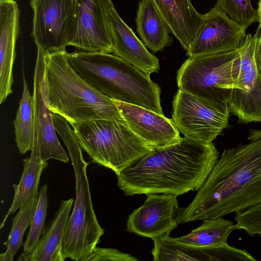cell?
<instances>
[{
	"label": "cell",
	"mask_w": 261,
	"mask_h": 261,
	"mask_svg": "<svg viewBox=\"0 0 261 261\" xmlns=\"http://www.w3.org/2000/svg\"><path fill=\"white\" fill-rule=\"evenodd\" d=\"M249 142L224 149L192 200L179 207L177 223L222 218L261 203V129Z\"/></svg>",
	"instance_id": "cell-1"
},
{
	"label": "cell",
	"mask_w": 261,
	"mask_h": 261,
	"mask_svg": "<svg viewBox=\"0 0 261 261\" xmlns=\"http://www.w3.org/2000/svg\"><path fill=\"white\" fill-rule=\"evenodd\" d=\"M219 158L213 142L181 138L154 149L121 172L117 185L125 195L168 194L197 191Z\"/></svg>",
	"instance_id": "cell-2"
},
{
	"label": "cell",
	"mask_w": 261,
	"mask_h": 261,
	"mask_svg": "<svg viewBox=\"0 0 261 261\" xmlns=\"http://www.w3.org/2000/svg\"><path fill=\"white\" fill-rule=\"evenodd\" d=\"M66 56L77 74L100 93L164 114L160 86L149 75L121 58L109 53L81 50L67 53Z\"/></svg>",
	"instance_id": "cell-3"
},
{
	"label": "cell",
	"mask_w": 261,
	"mask_h": 261,
	"mask_svg": "<svg viewBox=\"0 0 261 261\" xmlns=\"http://www.w3.org/2000/svg\"><path fill=\"white\" fill-rule=\"evenodd\" d=\"M67 52H45V76L51 112L70 124L123 118L112 99L86 83L70 66Z\"/></svg>",
	"instance_id": "cell-4"
},
{
	"label": "cell",
	"mask_w": 261,
	"mask_h": 261,
	"mask_svg": "<svg viewBox=\"0 0 261 261\" xmlns=\"http://www.w3.org/2000/svg\"><path fill=\"white\" fill-rule=\"evenodd\" d=\"M59 135L69 154L75 185L73 209L67 224L63 250L67 258L85 261L99 243L105 231L94 210L87 174L88 163L83 158L75 132L66 128Z\"/></svg>",
	"instance_id": "cell-5"
},
{
	"label": "cell",
	"mask_w": 261,
	"mask_h": 261,
	"mask_svg": "<svg viewBox=\"0 0 261 261\" xmlns=\"http://www.w3.org/2000/svg\"><path fill=\"white\" fill-rule=\"evenodd\" d=\"M82 149L92 161L116 175L154 150L123 118L95 120L71 124Z\"/></svg>",
	"instance_id": "cell-6"
},
{
	"label": "cell",
	"mask_w": 261,
	"mask_h": 261,
	"mask_svg": "<svg viewBox=\"0 0 261 261\" xmlns=\"http://www.w3.org/2000/svg\"><path fill=\"white\" fill-rule=\"evenodd\" d=\"M239 48L189 57L177 72L178 89L204 99L227 102L240 70Z\"/></svg>",
	"instance_id": "cell-7"
},
{
	"label": "cell",
	"mask_w": 261,
	"mask_h": 261,
	"mask_svg": "<svg viewBox=\"0 0 261 261\" xmlns=\"http://www.w3.org/2000/svg\"><path fill=\"white\" fill-rule=\"evenodd\" d=\"M227 102L208 100L178 89L172 101V120L188 138L213 141L229 126Z\"/></svg>",
	"instance_id": "cell-8"
},
{
	"label": "cell",
	"mask_w": 261,
	"mask_h": 261,
	"mask_svg": "<svg viewBox=\"0 0 261 261\" xmlns=\"http://www.w3.org/2000/svg\"><path fill=\"white\" fill-rule=\"evenodd\" d=\"M33 11L32 36L47 54L66 51L75 17L74 0H30Z\"/></svg>",
	"instance_id": "cell-9"
},
{
	"label": "cell",
	"mask_w": 261,
	"mask_h": 261,
	"mask_svg": "<svg viewBox=\"0 0 261 261\" xmlns=\"http://www.w3.org/2000/svg\"><path fill=\"white\" fill-rule=\"evenodd\" d=\"M75 17L69 45L87 52L114 53L112 0H74Z\"/></svg>",
	"instance_id": "cell-10"
},
{
	"label": "cell",
	"mask_w": 261,
	"mask_h": 261,
	"mask_svg": "<svg viewBox=\"0 0 261 261\" xmlns=\"http://www.w3.org/2000/svg\"><path fill=\"white\" fill-rule=\"evenodd\" d=\"M240 70L228 101L230 114L238 122H261V76L253 57L252 36H246L239 48Z\"/></svg>",
	"instance_id": "cell-11"
},
{
	"label": "cell",
	"mask_w": 261,
	"mask_h": 261,
	"mask_svg": "<svg viewBox=\"0 0 261 261\" xmlns=\"http://www.w3.org/2000/svg\"><path fill=\"white\" fill-rule=\"evenodd\" d=\"M246 28L214 7L203 14L197 35L186 56L189 57L238 49L243 42Z\"/></svg>",
	"instance_id": "cell-12"
},
{
	"label": "cell",
	"mask_w": 261,
	"mask_h": 261,
	"mask_svg": "<svg viewBox=\"0 0 261 261\" xmlns=\"http://www.w3.org/2000/svg\"><path fill=\"white\" fill-rule=\"evenodd\" d=\"M44 55L43 50L37 48L33 95L35 127L38 132L40 157L43 162L55 159L68 163L69 158L57 138L53 113L49 105L45 76Z\"/></svg>",
	"instance_id": "cell-13"
},
{
	"label": "cell",
	"mask_w": 261,
	"mask_h": 261,
	"mask_svg": "<svg viewBox=\"0 0 261 261\" xmlns=\"http://www.w3.org/2000/svg\"><path fill=\"white\" fill-rule=\"evenodd\" d=\"M139 207L128 216L126 230L152 240L169 235L178 226L179 210L176 195L149 194Z\"/></svg>",
	"instance_id": "cell-14"
},
{
	"label": "cell",
	"mask_w": 261,
	"mask_h": 261,
	"mask_svg": "<svg viewBox=\"0 0 261 261\" xmlns=\"http://www.w3.org/2000/svg\"><path fill=\"white\" fill-rule=\"evenodd\" d=\"M112 100L131 129L154 150L180 140V133L172 119L139 106Z\"/></svg>",
	"instance_id": "cell-15"
},
{
	"label": "cell",
	"mask_w": 261,
	"mask_h": 261,
	"mask_svg": "<svg viewBox=\"0 0 261 261\" xmlns=\"http://www.w3.org/2000/svg\"><path fill=\"white\" fill-rule=\"evenodd\" d=\"M151 254L154 261H228L247 260L250 253L227 243L223 245L196 247L177 241L169 235L152 240Z\"/></svg>",
	"instance_id": "cell-16"
},
{
	"label": "cell",
	"mask_w": 261,
	"mask_h": 261,
	"mask_svg": "<svg viewBox=\"0 0 261 261\" xmlns=\"http://www.w3.org/2000/svg\"><path fill=\"white\" fill-rule=\"evenodd\" d=\"M110 22L114 55L148 75L158 72L160 67L158 58L148 50L122 19L114 5L111 10Z\"/></svg>",
	"instance_id": "cell-17"
},
{
	"label": "cell",
	"mask_w": 261,
	"mask_h": 261,
	"mask_svg": "<svg viewBox=\"0 0 261 261\" xmlns=\"http://www.w3.org/2000/svg\"><path fill=\"white\" fill-rule=\"evenodd\" d=\"M168 24L171 33L187 51L203 20L190 0H152Z\"/></svg>",
	"instance_id": "cell-18"
},
{
	"label": "cell",
	"mask_w": 261,
	"mask_h": 261,
	"mask_svg": "<svg viewBox=\"0 0 261 261\" xmlns=\"http://www.w3.org/2000/svg\"><path fill=\"white\" fill-rule=\"evenodd\" d=\"M73 198L63 200L49 225L45 228L35 249L18 261H64L63 244Z\"/></svg>",
	"instance_id": "cell-19"
},
{
	"label": "cell",
	"mask_w": 261,
	"mask_h": 261,
	"mask_svg": "<svg viewBox=\"0 0 261 261\" xmlns=\"http://www.w3.org/2000/svg\"><path fill=\"white\" fill-rule=\"evenodd\" d=\"M20 11L14 0H0V80L13 81V66L19 31Z\"/></svg>",
	"instance_id": "cell-20"
},
{
	"label": "cell",
	"mask_w": 261,
	"mask_h": 261,
	"mask_svg": "<svg viewBox=\"0 0 261 261\" xmlns=\"http://www.w3.org/2000/svg\"><path fill=\"white\" fill-rule=\"evenodd\" d=\"M23 162L22 174L19 183L13 185L14 196L10 208L1 223V229L4 226L10 214L37 197L41 175L43 170L47 167L48 163L42 162L41 159L38 132L36 128L30 156L23 159Z\"/></svg>",
	"instance_id": "cell-21"
},
{
	"label": "cell",
	"mask_w": 261,
	"mask_h": 261,
	"mask_svg": "<svg viewBox=\"0 0 261 261\" xmlns=\"http://www.w3.org/2000/svg\"><path fill=\"white\" fill-rule=\"evenodd\" d=\"M135 22L137 33L153 53L163 51L173 43L170 30L152 0L139 2Z\"/></svg>",
	"instance_id": "cell-22"
},
{
	"label": "cell",
	"mask_w": 261,
	"mask_h": 261,
	"mask_svg": "<svg viewBox=\"0 0 261 261\" xmlns=\"http://www.w3.org/2000/svg\"><path fill=\"white\" fill-rule=\"evenodd\" d=\"M237 229L230 220L218 218L202 220L200 226L189 233L175 239L179 242L196 247L223 245L227 243L230 234Z\"/></svg>",
	"instance_id": "cell-23"
},
{
	"label": "cell",
	"mask_w": 261,
	"mask_h": 261,
	"mask_svg": "<svg viewBox=\"0 0 261 261\" xmlns=\"http://www.w3.org/2000/svg\"><path fill=\"white\" fill-rule=\"evenodd\" d=\"M16 117L13 122L14 126L15 142L21 154L31 151L35 135V116L33 96L23 76V91Z\"/></svg>",
	"instance_id": "cell-24"
},
{
	"label": "cell",
	"mask_w": 261,
	"mask_h": 261,
	"mask_svg": "<svg viewBox=\"0 0 261 261\" xmlns=\"http://www.w3.org/2000/svg\"><path fill=\"white\" fill-rule=\"evenodd\" d=\"M36 205V198L22 206L14 217L7 240L4 243L6 251L0 254L1 261H12L22 245L24 233L30 226Z\"/></svg>",
	"instance_id": "cell-25"
},
{
	"label": "cell",
	"mask_w": 261,
	"mask_h": 261,
	"mask_svg": "<svg viewBox=\"0 0 261 261\" xmlns=\"http://www.w3.org/2000/svg\"><path fill=\"white\" fill-rule=\"evenodd\" d=\"M48 207L47 185L44 184L38 192L36 205L30 226V230L23 244V251L18 257L21 258L31 253L35 249L44 229Z\"/></svg>",
	"instance_id": "cell-26"
},
{
	"label": "cell",
	"mask_w": 261,
	"mask_h": 261,
	"mask_svg": "<svg viewBox=\"0 0 261 261\" xmlns=\"http://www.w3.org/2000/svg\"><path fill=\"white\" fill-rule=\"evenodd\" d=\"M214 7L246 29L252 23L258 21L257 10L253 9L250 0H217Z\"/></svg>",
	"instance_id": "cell-27"
},
{
	"label": "cell",
	"mask_w": 261,
	"mask_h": 261,
	"mask_svg": "<svg viewBox=\"0 0 261 261\" xmlns=\"http://www.w3.org/2000/svg\"><path fill=\"white\" fill-rule=\"evenodd\" d=\"M137 261L132 255L116 249L96 247L85 261Z\"/></svg>",
	"instance_id": "cell-28"
},
{
	"label": "cell",
	"mask_w": 261,
	"mask_h": 261,
	"mask_svg": "<svg viewBox=\"0 0 261 261\" xmlns=\"http://www.w3.org/2000/svg\"><path fill=\"white\" fill-rule=\"evenodd\" d=\"M253 57L254 62L261 76V27H258L252 36Z\"/></svg>",
	"instance_id": "cell-29"
},
{
	"label": "cell",
	"mask_w": 261,
	"mask_h": 261,
	"mask_svg": "<svg viewBox=\"0 0 261 261\" xmlns=\"http://www.w3.org/2000/svg\"><path fill=\"white\" fill-rule=\"evenodd\" d=\"M257 11H258V16H259V19H258L259 25H258V27H261V0H259L258 3Z\"/></svg>",
	"instance_id": "cell-30"
}]
</instances>
